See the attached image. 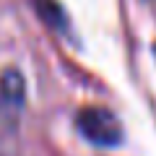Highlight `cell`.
<instances>
[{"instance_id": "1", "label": "cell", "mask_w": 156, "mask_h": 156, "mask_svg": "<svg viewBox=\"0 0 156 156\" xmlns=\"http://www.w3.org/2000/svg\"><path fill=\"white\" fill-rule=\"evenodd\" d=\"M78 130L89 143L99 146V148H112L122 140V125L104 107H86V109L78 112L76 120Z\"/></svg>"}, {"instance_id": "2", "label": "cell", "mask_w": 156, "mask_h": 156, "mask_svg": "<svg viewBox=\"0 0 156 156\" xmlns=\"http://www.w3.org/2000/svg\"><path fill=\"white\" fill-rule=\"evenodd\" d=\"M23 96H26V83H23L21 70L5 68L0 73V109L16 117L23 107Z\"/></svg>"}, {"instance_id": "3", "label": "cell", "mask_w": 156, "mask_h": 156, "mask_svg": "<svg viewBox=\"0 0 156 156\" xmlns=\"http://www.w3.org/2000/svg\"><path fill=\"white\" fill-rule=\"evenodd\" d=\"M34 5H37V13L44 18L50 26H60L65 18H62V11L57 5L55 0H34Z\"/></svg>"}]
</instances>
